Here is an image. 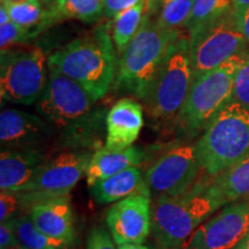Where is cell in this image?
<instances>
[{
  "label": "cell",
  "instance_id": "obj_26",
  "mask_svg": "<svg viewBox=\"0 0 249 249\" xmlns=\"http://www.w3.org/2000/svg\"><path fill=\"white\" fill-rule=\"evenodd\" d=\"M233 9L232 0H194L191 18L185 28L191 33L202 24L222 17Z\"/></svg>",
  "mask_w": 249,
  "mask_h": 249
},
{
  "label": "cell",
  "instance_id": "obj_8",
  "mask_svg": "<svg viewBox=\"0 0 249 249\" xmlns=\"http://www.w3.org/2000/svg\"><path fill=\"white\" fill-rule=\"evenodd\" d=\"M48 59L39 48H11L0 54V93L2 101L36 104L49 77Z\"/></svg>",
  "mask_w": 249,
  "mask_h": 249
},
{
  "label": "cell",
  "instance_id": "obj_2",
  "mask_svg": "<svg viewBox=\"0 0 249 249\" xmlns=\"http://www.w3.org/2000/svg\"><path fill=\"white\" fill-rule=\"evenodd\" d=\"M208 183L194 186L179 196H160L151 209L152 235L161 249H178L187 244L202 223L219 209Z\"/></svg>",
  "mask_w": 249,
  "mask_h": 249
},
{
  "label": "cell",
  "instance_id": "obj_19",
  "mask_svg": "<svg viewBox=\"0 0 249 249\" xmlns=\"http://www.w3.org/2000/svg\"><path fill=\"white\" fill-rule=\"evenodd\" d=\"M90 191L93 200L98 204L118 202L132 195H147L151 197L150 191L145 185L144 176H142L138 166L96 182L90 187Z\"/></svg>",
  "mask_w": 249,
  "mask_h": 249
},
{
  "label": "cell",
  "instance_id": "obj_25",
  "mask_svg": "<svg viewBox=\"0 0 249 249\" xmlns=\"http://www.w3.org/2000/svg\"><path fill=\"white\" fill-rule=\"evenodd\" d=\"M194 0H163L160 14L157 18L158 27L166 31H178L185 28L191 18Z\"/></svg>",
  "mask_w": 249,
  "mask_h": 249
},
{
  "label": "cell",
  "instance_id": "obj_41",
  "mask_svg": "<svg viewBox=\"0 0 249 249\" xmlns=\"http://www.w3.org/2000/svg\"><path fill=\"white\" fill-rule=\"evenodd\" d=\"M160 249H161V248H160Z\"/></svg>",
  "mask_w": 249,
  "mask_h": 249
},
{
  "label": "cell",
  "instance_id": "obj_30",
  "mask_svg": "<svg viewBox=\"0 0 249 249\" xmlns=\"http://www.w3.org/2000/svg\"><path fill=\"white\" fill-rule=\"evenodd\" d=\"M21 210L20 196L17 192H1L0 195V220L12 219Z\"/></svg>",
  "mask_w": 249,
  "mask_h": 249
},
{
  "label": "cell",
  "instance_id": "obj_12",
  "mask_svg": "<svg viewBox=\"0 0 249 249\" xmlns=\"http://www.w3.org/2000/svg\"><path fill=\"white\" fill-rule=\"evenodd\" d=\"M249 232V196L229 203L202 224L185 249H234Z\"/></svg>",
  "mask_w": 249,
  "mask_h": 249
},
{
  "label": "cell",
  "instance_id": "obj_40",
  "mask_svg": "<svg viewBox=\"0 0 249 249\" xmlns=\"http://www.w3.org/2000/svg\"><path fill=\"white\" fill-rule=\"evenodd\" d=\"M11 249H28V248L23 247L22 245H20V244H18V245H17V246H14V247H12Z\"/></svg>",
  "mask_w": 249,
  "mask_h": 249
},
{
  "label": "cell",
  "instance_id": "obj_21",
  "mask_svg": "<svg viewBox=\"0 0 249 249\" xmlns=\"http://www.w3.org/2000/svg\"><path fill=\"white\" fill-rule=\"evenodd\" d=\"M11 20L29 30L34 37L46 29L55 21H59L52 7H45L38 0H27L18 5L6 6Z\"/></svg>",
  "mask_w": 249,
  "mask_h": 249
},
{
  "label": "cell",
  "instance_id": "obj_17",
  "mask_svg": "<svg viewBox=\"0 0 249 249\" xmlns=\"http://www.w3.org/2000/svg\"><path fill=\"white\" fill-rule=\"evenodd\" d=\"M46 161L38 148L2 149L0 154L1 192H21Z\"/></svg>",
  "mask_w": 249,
  "mask_h": 249
},
{
  "label": "cell",
  "instance_id": "obj_1",
  "mask_svg": "<svg viewBox=\"0 0 249 249\" xmlns=\"http://www.w3.org/2000/svg\"><path fill=\"white\" fill-rule=\"evenodd\" d=\"M118 65L116 46L105 26L73 39L48 58L50 71L75 81L95 102L113 87Z\"/></svg>",
  "mask_w": 249,
  "mask_h": 249
},
{
  "label": "cell",
  "instance_id": "obj_23",
  "mask_svg": "<svg viewBox=\"0 0 249 249\" xmlns=\"http://www.w3.org/2000/svg\"><path fill=\"white\" fill-rule=\"evenodd\" d=\"M18 244L28 249H71L73 246L44 234L37 229L28 213L14 217Z\"/></svg>",
  "mask_w": 249,
  "mask_h": 249
},
{
  "label": "cell",
  "instance_id": "obj_39",
  "mask_svg": "<svg viewBox=\"0 0 249 249\" xmlns=\"http://www.w3.org/2000/svg\"><path fill=\"white\" fill-rule=\"evenodd\" d=\"M38 1L42 2V4L44 5L45 7H52V6H53V4H54L55 0H38Z\"/></svg>",
  "mask_w": 249,
  "mask_h": 249
},
{
  "label": "cell",
  "instance_id": "obj_29",
  "mask_svg": "<svg viewBox=\"0 0 249 249\" xmlns=\"http://www.w3.org/2000/svg\"><path fill=\"white\" fill-rule=\"evenodd\" d=\"M87 249H116L110 231L103 226H93L87 236Z\"/></svg>",
  "mask_w": 249,
  "mask_h": 249
},
{
  "label": "cell",
  "instance_id": "obj_37",
  "mask_svg": "<svg viewBox=\"0 0 249 249\" xmlns=\"http://www.w3.org/2000/svg\"><path fill=\"white\" fill-rule=\"evenodd\" d=\"M234 249H249V232L247 233V235L239 242V245L236 246Z\"/></svg>",
  "mask_w": 249,
  "mask_h": 249
},
{
  "label": "cell",
  "instance_id": "obj_10",
  "mask_svg": "<svg viewBox=\"0 0 249 249\" xmlns=\"http://www.w3.org/2000/svg\"><path fill=\"white\" fill-rule=\"evenodd\" d=\"M92 154L88 151H67L46 160L34 179L21 192V209L37 202L67 196L83 176Z\"/></svg>",
  "mask_w": 249,
  "mask_h": 249
},
{
  "label": "cell",
  "instance_id": "obj_34",
  "mask_svg": "<svg viewBox=\"0 0 249 249\" xmlns=\"http://www.w3.org/2000/svg\"><path fill=\"white\" fill-rule=\"evenodd\" d=\"M11 20V15H9V12H8V8L6 7L5 5L0 6V26L1 24H5L9 22Z\"/></svg>",
  "mask_w": 249,
  "mask_h": 249
},
{
  "label": "cell",
  "instance_id": "obj_5",
  "mask_svg": "<svg viewBox=\"0 0 249 249\" xmlns=\"http://www.w3.org/2000/svg\"><path fill=\"white\" fill-rule=\"evenodd\" d=\"M245 58V53L238 54L219 67L194 77L185 104L176 120L180 135H196L232 101L236 71Z\"/></svg>",
  "mask_w": 249,
  "mask_h": 249
},
{
  "label": "cell",
  "instance_id": "obj_31",
  "mask_svg": "<svg viewBox=\"0 0 249 249\" xmlns=\"http://www.w3.org/2000/svg\"><path fill=\"white\" fill-rule=\"evenodd\" d=\"M142 0H102L103 2V15L105 18H114L121 12L134 7L141 2Z\"/></svg>",
  "mask_w": 249,
  "mask_h": 249
},
{
  "label": "cell",
  "instance_id": "obj_20",
  "mask_svg": "<svg viewBox=\"0 0 249 249\" xmlns=\"http://www.w3.org/2000/svg\"><path fill=\"white\" fill-rule=\"evenodd\" d=\"M208 189L220 207L249 196V152L213 179Z\"/></svg>",
  "mask_w": 249,
  "mask_h": 249
},
{
  "label": "cell",
  "instance_id": "obj_9",
  "mask_svg": "<svg viewBox=\"0 0 249 249\" xmlns=\"http://www.w3.org/2000/svg\"><path fill=\"white\" fill-rule=\"evenodd\" d=\"M245 36L234 9L188 33V49L194 77L219 67L244 53Z\"/></svg>",
  "mask_w": 249,
  "mask_h": 249
},
{
  "label": "cell",
  "instance_id": "obj_28",
  "mask_svg": "<svg viewBox=\"0 0 249 249\" xmlns=\"http://www.w3.org/2000/svg\"><path fill=\"white\" fill-rule=\"evenodd\" d=\"M232 101L249 108V54H246L244 62L236 71Z\"/></svg>",
  "mask_w": 249,
  "mask_h": 249
},
{
  "label": "cell",
  "instance_id": "obj_14",
  "mask_svg": "<svg viewBox=\"0 0 249 249\" xmlns=\"http://www.w3.org/2000/svg\"><path fill=\"white\" fill-rule=\"evenodd\" d=\"M45 119L29 112L7 108L0 113V141L2 149L37 148L51 138Z\"/></svg>",
  "mask_w": 249,
  "mask_h": 249
},
{
  "label": "cell",
  "instance_id": "obj_27",
  "mask_svg": "<svg viewBox=\"0 0 249 249\" xmlns=\"http://www.w3.org/2000/svg\"><path fill=\"white\" fill-rule=\"evenodd\" d=\"M33 34L18 23L9 21V22L0 26V48L1 50L11 49L15 45H23L34 39Z\"/></svg>",
  "mask_w": 249,
  "mask_h": 249
},
{
  "label": "cell",
  "instance_id": "obj_38",
  "mask_svg": "<svg viewBox=\"0 0 249 249\" xmlns=\"http://www.w3.org/2000/svg\"><path fill=\"white\" fill-rule=\"evenodd\" d=\"M27 1V0H1V4L5 6H12V5H18L21 2Z\"/></svg>",
  "mask_w": 249,
  "mask_h": 249
},
{
  "label": "cell",
  "instance_id": "obj_11",
  "mask_svg": "<svg viewBox=\"0 0 249 249\" xmlns=\"http://www.w3.org/2000/svg\"><path fill=\"white\" fill-rule=\"evenodd\" d=\"M201 166L195 145L180 144L160 156L144 173V181L150 194L179 196L194 186Z\"/></svg>",
  "mask_w": 249,
  "mask_h": 249
},
{
  "label": "cell",
  "instance_id": "obj_7",
  "mask_svg": "<svg viewBox=\"0 0 249 249\" xmlns=\"http://www.w3.org/2000/svg\"><path fill=\"white\" fill-rule=\"evenodd\" d=\"M93 101L74 80L49 70L48 83L36 103L43 119L67 133L70 139L79 138L91 128Z\"/></svg>",
  "mask_w": 249,
  "mask_h": 249
},
{
  "label": "cell",
  "instance_id": "obj_4",
  "mask_svg": "<svg viewBox=\"0 0 249 249\" xmlns=\"http://www.w3.org/2000/svg\"><path fill=\"white\" fill-rule=\"evenodd\" d=\"M201 170L216 177L249 152V108L231 101L207 124L196 142Z\"/></svg>",
  "mask_w": 249,
  "mask_h": 249
},
{
  "label": "cell",
  "instance_id": "obj_22",
  "mask_svg": "<svg viewBox=\"0 0 249 249\" xmlns=\"http://www.w3.org/2000/svg\"><path fill=\"white\" fill-rule=\"evenodd\" d=\"M148 7V0H142L134 7L118 14L112 21L111 37L117 52L123 54L129 43L132 42L144 20V11Z\"/></svg>",
  "mask_w": 249,
  "mask_h": 249
},
{
  "label": "cell",
  "instance_id": "obj_36",
  "mask_svg": "<svg viewBox=\"0 0 249 249\" xmlns=\"http://www.w3.org/2000/svg\"><path fill=\"white\" fill-rule=\"evenodd\" d=\"M118 249H149L143 244H121L118 245Z\"/></svg>",
  "mask_w": 249,
  "mask_h": 249
},
{
  "label": "cell",
  "instance_id": "obj_16",
  "mask_svg": "<svg viewBox=\"0 0 249 249\" xmlns=\"http://www.w3.org/2000/svg\"><path fill=\"white\" fill-rule=\"evenodd\" d=\"M143 124V107L132 97L118 101L107 116V142L110 150H123L139 138Z\"/></svg>",
  "mask_w": 249,
  "mask_h": 249
},
{
  "label": "cell",
  "instance_id": "obj_24",
  "mask_svg": "<svg viewBox=\"0 0 249 249\" xmlns=\"http://www.w3.org/2000/svg\"><path fill=\"white\" fill-rule=\"evenodd\" d=\"M52 9L60 18L96 22L103 15L102 0H55Z\"/></svg>",
  "mask_w": 249,
  "mask_h": 249
},
{
  "label": "cell",
  "instance_id": "obj_6",
  "mask_svg": "<svg viewBox=\"0 0 249 249\" xmlns=\"http://www.w3.org/2000/svg\"><path fill=\"white\" fill-rule=\"evenodd\" d=\"M194 73L189 57L188 38L176 37L156 74L145 98V108L151 121H176L191 90Z\"/></svg>",
  "mask_w": 249,
  "mask_h": 249
},
{
  "label": "cell",
  "instance_id": "obj_15",
  "mask_svg": "<svg viewBox=\"0 0 249 249\" xmlns=\"http://www.w3.org/2000/svg\"><path fill=\"white\" fill-rule=\"evenodd\" d=\"M28 214L40 232L73 246L75 225L70 196L37 202L28 208Z\"/></svg>",
  "mask_w": 249,
  "mask_h": 249
},
{
  "label": "cell",
  "instance_id": "obj_13",
  "mask_svg": "<svg viewBox=\"0 0 249 249\" xmlns=\"http://www.w3.org/2000/svg\"><path fill=\"white\" fill-rule=\"evenodd\" d=\"M151 197L132 195L108 209L107 224L117 245L143 244L151 231Z\"/></svg>",
  "mask_w": 249,
  "mask_h": 249
},
{
  "label": "cell",
  "instance_id": "obj_3",
  "mask_svg": "<svg viewBox=\"0 0 249 249\" xmlns=\"http://www.w3.org/2000/svg\"><path fill=\"white\" fill-rule=\"evenodd\" d=\"M179 34V30H163L145 15L138 34L121 54L114 91L144 102L167 49Z\"/></svg>",
  "mask_w": 249,
  "mask_h": 249
},
{
  "label": "cell",
  "instance_id": "obj_35",
  "mask_svg": "<svg viewBox=\"0 0 249 249\" xmlns=\"http://www.w3.org/2000/svg\"><path fill=\"white\" fill-rule=\"evenodd\" d=\"M232 2L233 9H234L236 13L249 7V0H232Z\"/></svg>",
  "mask_w": 249,
  "mask_h": 249
},
{
  "label": "cell",
  "instance_id": "obj_18",
  "mask_svg": "<svg viewBox=\"0 0 249 249\" xmlns=\"http://www.w3.org/2000/svg\"><path fill=\"white\" fill-rule=\"evenodd\" d=\"M144 160V152L136 147H128L123 150H110L101 147L90 158L86 178L89 187L130 167L139 166Z\"/></svg>",
  "mask_w": 249,
  "mask_h": 249
},
{
  "label": "cell",
  "instance_id": "obj_32",
  "mask_svg": "<svg viewBox=\"0 0 249 249\" xmlns=\"http://www.w3.org/2000/svg\"><path fill=\"white\" fill-rule=\"evenodd\" d=\"M17 245H18V239L15 231L14 218H12L0 225V249H11Z\"/></svg>",
  "mask_w": 249,
  "mask_h": 249
},
{
  "label": "cell",
  "instance_id": "obj_33",
  "mask_svg": "<svg viewBox=\"0 0 249 249\" xmlns=\"http://www.w3.org/2000/svg\"><path fill=\"white\" fill-rule=\"evenodd\" d=\"M236 20H238L239 28H240L242 35L245 36L247 43H249V7L244 9V11L236 13Z\"/></svg>",
  "mask_w": 249,
  "mask_h": 249
}]
</instances>
